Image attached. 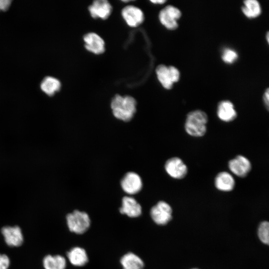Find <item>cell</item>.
Returning <instances> with one entry per match:
<instances>
[{
  "mask_svg": "<svg viewBox=\"0 0 269 269\" xmlns=\"http://www.w3.org/2000/svg\"><path fill=\"white\" fill-rule=\"evenodd\" d=\"M172 209L171 206L164 201H159L151 207L150 215L157 225H165L172 219Z\"/></svg>",
  "mask_w": 269,
  "mask_h": 269,
  "instance_id": "8992f818",
  "label": "cell"
},
{
  "mask_svg": "<svg viewBox=\"0 0 269 269\" xmlns=\"http://www.w3.org/2000/svg\"><path fill=\"white\" fill-rule=\"evenodd\" d=\"M85 48L95 54H101L105 50V42L103 38L94 32H89L83 37Z\"/></svg>",
  "mask_w": 269,
  "mask_h": 269,
  "instance_id": "4fadbf2b",
  "label": "cell"
},
{
  "mask_svg": "<svg viewBox=\"0 0 269 269\" xmlns=\"http://www.w3.org/2000/svg\"><path fill=\"white\" fill-rule=\"evenodd\" d=\"M123 190L129 195H134L139 192L142 187V182L140 176L136 173L130 171L125 174L121 181Z\"/></svg>",
  "mask_w": 269,
  "mask_h": 269,
  "instance_id": "ba28073f",
  "label": "cell"
},
{
  "mask_svg": "<svg viewBox=\"0 0 269 269\" xmlns=\"http://www.w3.org/2000/svg\"><path fill=\"white\" fill-rule=\"evenodd\" d=\"M168 68L172 83L174 84V83L178 82L180 76L178 69L173 66H168Z\"/></svg>",
  "mask_w": 269,
  "mask_h": 269,
  "instance_id": "cb8c5ba5",
  "label": "cell"
},
{
  "mask_svg": "<svg viewBox=\"0 0 269 269\" xmlns=\"http://www.w3.org/2000/svg\"><path fill=\"white\" fill-rule=\"evenodd\" d=\"M242 11L244 15L249 18L259 16L262 12V7L257 0H246L242 7Z\"/></svg>",
  "mask_w": 269,
  "mask_h": 269,
  "instance_id": "d6986e66",
  "label": "cell"
},
{
  "mask_svg": "<svg viewBox=\"0 0 269 269\" xmlns=\"http://www.w3.org/2000/svg\"><path fill=\"white\" fill-rule=\"evenodd\" d=\"M122 15L127 24L135 27L141 24L144 20V14L142 10L134 5H129L122 10Z\"/></svg>",
  "mask_w": 269,
  "mask_h": 269,
  "instance_id": "30bf717a",
  "label": "cell"
},
{
  "mask_svg": "<svg viewBox=\"0 0 269 269\" xmlns=\"http://www.w3.org/2000/svg\"><path fill=\"white\" fill-rule=\"evenodd\" d=\"M10 264V261L6 255L0 254V269H7Z\"/></svg>",
  "mask_w": 269,
  "mask_h": 269,
  "instance_id": "d4e9b609",
  "label": "cell"
},
{
  "mask_svg": "<svg viewBox=\"0 0 269 269\" xmlns=\"http://www.w3.org/2000/svg\"><path fill=\"white\" fill-rule=\"evenodd\" d=\"M181 15V12L178 8L172 5H168L159 11L158 18L160 23L165 28L173 30L178 27L177 20Z\"/></svg>",
  "mask_w": 269,
  "mask_h": 269,
  "instance_id": "52a82bcc",
  "label": "cell"
},
{
  "mask_svg": "<svg viewBox=\"0 0 269 269\" xmlns=\"http://www.w3.org/2000/svg\"><path fill=\"white\" fill-rule=\"evenodd\" d=\"M197 269V268H193V269Z\"/></svg>",
  "mask_w": 269,
  "mask_h": 269,
  "instance_id": "f546056e",
  "label": "cell"
},
{
  "mask_svg": "<svg viewBox=\"0 0 269 269\" xmlns=\"http://www.w3.org/2000/svg\"><path fill=\"white\" fill-rule=\"evenodd\" d=\"M61 87V84L59 80L51 76L45 77L40 84L41 89L49 96H52L58 92Z\"/></svg>",
  "mask_w": 269,
  "mask_h": 269,
  "instance_id": "ac0fdd59",
  "label": "cell"
},
{
  "mask_svg": "<svg viewBox=\"0 0 269 269\" xmlns=\"http://www.w3.org/2000/svg\"><path fill=\"white\" fill-rule=\"evenodd\" d=\"M263 102L265 104L266 108L267 110H269V90L267 88L264 92L263 95Z\"/></svg>",
  "mask_w": 269,
  "mask_h": 269,
  "instance_id": "4316f807",
  "label": "cell"
},
{
  "mask_svg": "<svg viewBox=\"0 0 269 269\" xmlns=\"http://www.w3.org/2000/svg\"><path fill=\"white\" fill-rule=\"evenodd\" d=\"M43 265L45 269H65L66 261L62 256L48 255L43 259Z\"/></svg>",
  "mask_w": 269,
  "mask_h": 269,
  "instance_id": "ffe728a7",
  "label": "cell"
},
{
  "mask_svg": "<svg viewBox=\"0 0 269 269\" xmlns=\"http://www.w3.org/2000/svg\"><path fill=\"white\" fill-rule=\"evenodd\" d=\"M221 58L227 64H233L238 59V54L235 50L226 48L222 51Z\"/></svg>",
  "mask_w": 269,
  "mask_h": 269,
  "instance_id": "603a6c76",
  "label": "cell"
},
{
  "mask_svg": "<svg viewBox=\"0 0 269 269\" xmlns=\"http://www.w3.org/2000/svg\"><path fill=\"white\" fill-rule=\"evenodd\" d=\"M119 211L122 214L126 215L130 218H137L141 214L142 208L134 198L126 196L122 198V206Z\"/></svg>",
  "mask_w": 269,
  "mask_h": 269,
  "instance_id": "7c38bea8",
  "label": "cell"
},
{
  "mask_svg": "<svg viewBox=\"0 0 269 269\" xmlns=\"http://www.w3.org/2000/svg\"><path fill=\"white\" fill-rule=\"evenodd\" d=\"M88 9L92 17L106 19L110 15L112 6L106 0H97L93 2Z\"/></svg>",
  "mask_w": 269,
  "mask_h": 269,
  "instance_id": "5bb4252c",
  "label": "cell"
},
{
  "mask_svg": "<svg viewBox=\"0 0 269 269\" xmlns=\"http://www.w3.org/2000/svg\"><path fill=\"white\" fill-rule=\"evenodd\" d=\"M217 116L218 118L223 122L231 123L235 121L238 114L234 104L229 100H222L217 105Z\"/></svg>",
  "mask_w": 269,
  "mask_h": 269,
  "instance_id": "9c48e42d",
  "label": "cell"
},
{
  "mask_svg": "<svg viewBox=\"0 0 269 269\" xmlns=\"http://www.w3.org/2000/svg\"><path fill=\"white\" fill-rule=\"evenodd\" d=\"M150 1L154 4H162L166 2L164 0H150Z\"/></svg>",
  "mask_w": 269,
  "mask_h": 269,
  "instance_id": "83f0119b",
  "label": "cell"
},
{
  "mask_svg": "<svg viewBox=\"0 0 269 269\" xmlns=\"http://www.w3.org/2000/svg\"><path fill=\"white\" fill-rule=\"evenodd\" d=\"M5 242L9 246L18 247L20 246L23 241V235L19 227L15 226H4L1 229Z\"/></svg>",
  "mask_w": 269,
  "mask_h": 269,
  "instance_id": "9a60e30c",
  "label": "cell"
},
{
  "mask_svg": "<svg viewBox=\"0 0 269 269\" xmlns=\"http://www.w3.org/2000/svg\"><path fill=\"white\" fill-rule=\"evenodd\" d=\"M266 36H267V40L268 42L269 43V32H267Z\"/></svg>",
  "mask_w": 269,
  "mask_h": 269,
  "instance_id": "f1b7e54d",
  "label": "cell"
},
{
  "mask_svg": "<svg viewBox=\"0 0 269 269\" xmlns=\"http://www.w3.org/2000/svg\"><path fill=\"white\" fill-rule=\"evenodd\" d=\"M228 167L232 174L240 178H245L251 172L252 164L246 156L238 154L228 161Z\"/></svg>",
  "mask_w": 269,
  "mask_h": 269,
  "instance_id": "277c9868",
  "label": "cell"
},
{
  "mask_svg": "<svg viewBox=\"0 0 269 269\" xmlns=\"http://www.w3.org/2000/svg\"><path fill=\"white\" fill-rule=\"evenodd\" d=\"M120 263L123 269H143L144 267L142 260L132 252L124 255L120 259Z\"/></svg>",
  "mask_w": 269,
  "mask_h": 269,
  "instance_id": "e0dca14e",
  "label": "cell"
},
{
  "mask_svg": "<svg viewBox=\"0 0 269 269\" xmlns=\"http://www.w3.org/2000/svg\"><path fill=\"white\" fill-rule=\"evenodd\" d=\"M67 257L70 263L76 267H83L86 265L89 260L86 250L80 247H75L67 253Z\"/></svg>",
  "mask_w": 269,
  "mask_h": 269,
  "instance_id": "2e32d148",
  "label": "cell"
},
{
  "mask_svg": "<svg viewBox=\"0 0 269 269\" xmlns=\"http://www.w3.org/2000/svg\"><path fill=\"white\" fill-rule=\"evenodd\" d=\"M214 185L218 191L231 192L235 188L236 181L232 174L226 171H222L216 175Z\"/></svg>",
  "mask_w": 269,
  "mask_h": 269,
  "instance_id": "8fae6325",
  "label": "cell"
},
{
  "mask_svg": "<svg viewBox=\"0 0 269 269\" xmlns=\"http://www.w3.org/2000/svg\"><path fill=\"white\" fill-rule=\"evenodd\" d=\"M155 72L158 81L165 89L169 90L172 88L173 83L170 78L168 66L160 64L156 67Z\"/></svg>",
  "mask_w": 269,
  "mask_h": 269,
  "instance_id": "44dd1931",
  "label": "cell"
},
{
  "mask_svg": "<svg viewBox=\"0 0 269 269\" xmlns=\"http://www.w3.org/2000/svg\"><path fill=\"white\" fill-rule=\"evenodd\" d=\"M258 235L260 240L264 244L268 245L269 242V223L263 221L260 223L258 229Z\"/></svg>",
  "mask_w": 269,
  "mask_h": 269,
  "instance_id": "7402d4cb",
  "label": "cell"
},
{
  "mask_svg": "<svg viewBox=\"0 0 269 269\" xmlns=\"http://www.w3.org/2000/svg\"><path fill=\"white\" fill-rule=\"evenodd\" d=\"M136 102L131 96L116 95L112 99L111 108L114 116L117 119L129 122L136 112Z\"/></svg>",
  "mask_w": 269,
  "mask_h": 269,
  "instance_id": "7a4b0ae2",
  "label": "cell"
},
{
  "mask_svg": "<svg viewBox=\"0 0 269 269\" xmlns=\"http://www.w3.org/2000/svg\"><path fill=\"white\" fill-rule=\"evenodd\" d=\"M164 167L166 173L174 179H184L188 172L187 165L182 158L178 156L168 158L165 161Z\"/></svg>",
  "mask_w": 269,
  "mask_h": 269,
  "instance_id": "5b68a950",
  "label": "cell"
},
{
  "mask_svg": "<svg viewBox=\"0 0 269 269\" xmlns=\"http://www.w3.org/2000/svg\"><path fill=\"white\" fill-rule=\"evenodd\" d=\"M208 116L206 112L201 110L189 112L186 115L184 128L189 135L194 137H201L207 132Z\"/></svg>",
  "mask_w": 269,
  "mask_h": 269,
  "instance_id": "6da1fadb",
  "label": "cell"
},
{
  "mask_svg": "<svg viewBox=\"0 0 269 269\" xmlns=\"http://www.w3.org/2000/svg\"><path fill=\"white\" fill-rule=\"evenodd\" d=\"M67 226L69 230L76 234H83L89 229L91 219L84 211L75 210L66 216Z\"/></svg>",
  "mask_w": 269,
  "mask_h": 269,
  "instance_id": "3957f363",
  "label": "cell"
},
{
  "mask_svg": "<svg viewBox=\"0 0 269 269\" xmlns=\"http://www.w3.org/2000/svg\"><path fill=\"white\" fill-rule=\"evenodd\" d=\"M10 0H0V11L6 10L10 5Z\"/></svg>",
  "mask_w": 269,
  "mask_h": 269,
  "instance_id": "484cf974",
  "label": "cell"
}]
</instances>
